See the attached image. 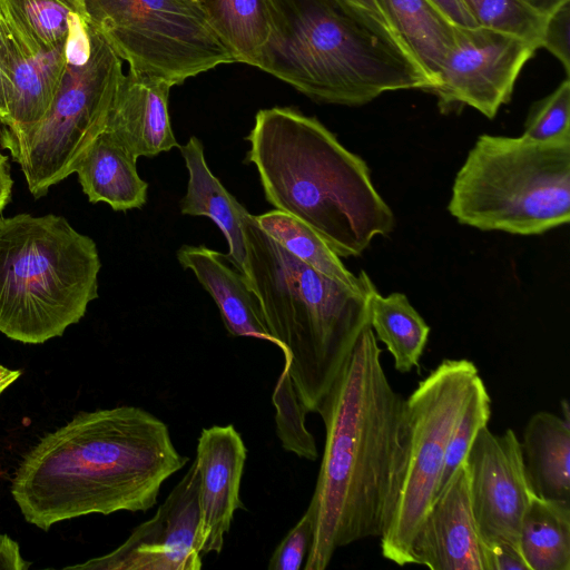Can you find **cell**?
Here are the masks:
<instances>
[{"label": "cell", "instance_id": "8", "mask_svg": "<svg viewBox=\"0 0 570 570\" xmlns=\"http://www.w3.org/2000/svg\"><path fill=\"white\" fill-rule=\"evenodd\" d=\"M67 52L61 86L43 118L27 128L0 130L1 147L20 165L35 198L76 171L85 150L104 131L125 75L122 60L88 17L75 21Z\"/></svg>", "mask_w": 570, "mask_h": 570}, {"label": "cell", "instance_id": "36", "mask_svg": "<svg viewBox=\"0 0 570 570\" xmlns=\"http://www.w3.org/2000/svg\"><path fill=\"white\" fill-rule=\"evenodd\" d=\"M11 32L0 13V122L6 125L8 120V68H9V46Z\"/></svg>", "mask_w": 570, "mask_h": 570}, {"label": "cell", "instance_id": "7", "mask_svg": "<svg viewBox=\"0 0 570 570\" xmlns=\"http://www.w3.org/2000/svg\"><path fill=\"white\" fill-rule=\"evenodd\" d=\"M448 210L483 232L541 235L570 219V137L482 134L456 171Z\"/></svg>", "mask_w": 570, "mask_h": 570}, {"label": "cell", "instance_id": "15", "mask_svg": "<svg viewBox=\"0 0 570 570\" xmlns=\"http://www.w3.org/2000/svg\"><path fill=\"white\" fill-rule=\"evenodd\" d=\"M410 561L432 570H484L464 463L434 498L412 539Z\"/></svg>", "mask_w": 570, "mask_h": 570}, {"label": "cell", "instance_id": "26", "mask_svg": "<svg viewBox=\"0 0 570 570\" xmlns=\"http://www.w3.org/2000/svg\"><path fill=\"white\" fill-rule=\"evenodd\" d=\"M384 1L403 41L436 86L454 42L455 24L431 0Z\"/></svg>", "mask_w": 570, "mask_h": 570}, {"label": "cell", "instance_id": "31", "mask_svg": "<svg viewBox=\"0 0 570 570\" xmlns=\"http://www.w3.org/2000/svg\"><path fill=\"white\" fill-rule=\"evenodd\" d=\"M522 136L539 142L570 137V80L535 101L524 121Z\"/></svg>", "mask_w": 570, "mask_h": 570}, {"label": "cell", "instance_id": "17", "mask_svg": "<svg viewBox=\"0 0 570 570\" xmlns=\"http://www.w3.org/2000/svg\"><path fill=\"white\" fill-rule=\"evenodd\" d=\"M177 259L183 268L194 273L213 297L230 335L258 338L276 345L246 277L226 255L203 245H183L177 250Z\"/></svg>", "mask_w": 570, "mask_h": 570}, {"label": "cell", "instance_id": "6", "mask_svg": "<svg viewBox=\"0 0 570 570\" xmlns=\"http://www.w3.org/2000/svg\"><path fill=\"white\" fill-rule=\"evenodd\" d=\"M94 239L62 216L0 217V332L26 344L61 336L98 297Z\"/></svg>", "mask_w": 570, "mask_h": 570}, {"label": "cell", "instance_id": "22", "mask_svg": "<svg viewBox=\"0 0 570 570\" xmlns=\"http://www.w3.org/2000/svg\"><path fill=\"white\" fill-rule=\"evenodd\" d=\"M199 4L236 62L258 68L273 31L271 0H202Z\"/></svg>", "mask_w": 570, "mask_h": 570}, {"label": "cell", "instance_id": "35", "mask_svg": "<svg viewBox=\"0 0 570 570\" xmlns=\"http://www.w3.org/2000/svg\"><path fill=\"white\" fill-rule=\"evenodd\" d=\"M484 570H530L520 546L501 543L483 548Z\"/></svg>", "mask_w": 570, "mask_h": 570}, {"label": "cell", "instance_id": "37", "mask_svg": "<svg viewBox=\"0 0 570 570\" xmlns=\"http://www.w3.org/2000/svg\"><path fill=\"white\" fill-rule=\"evenodd\" d=\"M28 567L18 542L8 534L0 533V570H23Z\"/></svg>", "mask_w": 570, "mask_h": 570}, {"label": "cell", "instance_id": "3", "mask_svg": "<svg viewBox=\"0 0 570 570\" xmlns=\"http://www.w3.org/2000/svg\"><path fill=\"white\" fill-rule=\"evenodd\" d=\"M246 140V161L266 200L315 230L340 257L360 256L395 227L366 161L314 117L287 107L262 109Z\"/></svg>", "mask_w": 570, "mask_h": 570}, {"label": "cell", "instance_id": "25", "mask_svg": "<svg viewBox=\"0 0 570 570\" xmlns=\"http://www.w3.org/2000/svg\"><path fill=\"white\" fill-rule=\"evenodd\" d=\"M370 326L385 344L400 373L420 367L430 335V326L401 292L381 295L376 291L370 304Z\"/></svg>", "mask_w": 570, "mask_h": 570}, {"label": "cell", "instance_id": "1", "mask_svg": "<svg viewBox=\"0 0 570 570\" xmlns=\"http://www.w3.org/2000/svg\"><path fill=\"white\" fill-rule=\"evenodd\" d=\"M371 328L360 335L317 414L325 444L307 507L314 533L305 570H324L337 549L381 537L406 463L405 399L390 384Z\"/></svg>", "mask_w": 570, "mask_h": 570}, {"label": "cell", "instance_id": "39", "mask_svg": "<svg viewBox=\"0 0 570 570\" xmlns=\"http://www.w3.org/2000/svg\"><path fill=\"white\" fill-rule=\"evenodd\" d=\"M12 185L8 157L0 153V213L10 200Z\"/></svg>", "mask_w": 570, "mask_h": 570}, {"label": "cell", "instance_id": "38", "mask_svg": "<svg viewBox=\"0 0 570 570\" xmlns=\"http://www.w3.org/2000/svg\"><path fill=\"white\" fill-rule=\"evenodd\" d=\"M455 26L476 27L463 0H431Z\"/></svg>", "mask_w": 570, "mask_h": 570}, {"label": "cell", "instance_id": "33", "mask_svg": "<svg viewBox=\"0 0 570 570\" xmlns=\"http://www.w3.org/2000/svg\"><path fill=\"white\" fill-rule=\"evenodd\" d=\"M540 48L547 49L570 73V0L552 11L546 20Z\"/></svg>", "mask_w": 570, "mask_h": 570}, {"label": "cell", "instance_id": "34", "mask_svg": "<svg viewBox=\"0 0 570 570\" xmlns=\"http://www.w3.org/2000/svg\"><path fill=\"white\" fill-rule=\"evenodd\" d=\"M347 10L367 21L394 41L410 49L399 33L384 0H336ZM411 52V51H410ZM412 53V52H411ZM415 58V57H414Z\"/></svg>", "mask_w": 570, "mask_h": 570}, {"label": "cell", "instance_id": "5", "mask_svg": "<svg viewBox=\"0 0 570 570\" xmlns=\"http://www.w3.org/2000/svg\"><path fill=\"white\" fill-rule=\"evenodd\" d=\"M258 69L314 101L357 107L389 91L435 86L414 56L336 0H271Z\"/></svg>", "mask_w": 570, "mask_h": 570}, {"label": "cell", "instance_id": "27", "mask_svg": "<svg viewBox=\"0 0 570 570\" xmlns=\"http://www.w3.org/2000/svg\"><path fill=\"white\" fill-rule=\"evenodd\" d=\"M254 217L264 232L309 267L351 287L363 284L366 272L354 275L326 242L299 219L277 209Z\"/></svg>", "mask_w": 570, "mask_h": 570}, {"label": "cell", "instance_id": "2", "mask_svg": "<svg viewBox=\"0 0 570 570\" xmlns=\"http://www.w3.org/2000/svg\"><path fill=\"white\" fill-rule=\"evenodd\" d=\"M187 461L167 424L141 407L86 411L30 449L10 491L24 520L48 531L89 514L148 511Z\"/></svg>", "mask_w": 570, "mask_h": 570}, {"label": "cell", "instance_id": "4", "mask_svg": "<svg viewBox=\"0 0 570 570\" xmlns=\"http://www.w3.org/2000/svg\"><path fill=\"white\" fill-rule=\"evenodd\" d=\"M244 242L243 274L283 353V370L307 411L316 413L370 326L376 286L367 273L360 287H351L315 271L264 232L252 214Z\"/></svg>", "mask_w": 570, "mask_h": 570}, {"label": "cell", "instance_id": "19", "mask_svg": "<svg viewBox=\"0 0 570 570\" xmlns=\"http://www.w3.org/2000/svg\"><path fill=\"white\" fill-rule=\"evenodd\" d=\"M178 148L188 171L187 190L180 200L181 214L210 218L227 240L228 261L243 273L244 224L249 213L214 176L206 163L203 142L197 137L191 136Z\"/></svg>", "mask_w": 570, "mask_h": 570}, {"label": "cell", "instance_id": "11", "mask_svg": "<svg viewBox=\"0 0 570 570\" xmlns=\"http://www.w3.org/2000/svg\"><path fill=\"white\" fill-rule=\"evenodd\" d=\"M539 48L492 29L455 26L453 46L430 91L442 114L471 107L492 119L511 100L517 79Z\"/></svg>", "mask_w": 570, "mask_h": 570}, {"label": "cell", "instance_id": "30", "mask_svg": "<svg viewBox=\"0 0 570 570\" xmlns=\"http://www.w3.org/2000/svg\"><path fill=\"white\" fill-rule=\"evenodd\" d=\"M491 416V397L479 376L451 433L436 494L445 487L455 470L465 461L466 454L480 430L488 425Z\"/></svg>", "mask_w": 570, "mask_h": 570}, {"label": "cell", "instance_id": "21", "mask_svg": "<svg viewBox=\"0 0 570 570\" xmlns=\"http://www.w3.org/2000/svg\"><path fill=\"white\" fill-rule=\"evenodd\" d=\"M522 455L537 497L570 500V422L551 412L533 414L523 431Z\"/></svg>", "mask_w": 570, "mask_h": 570}, {"label": "cell", "instance_id": "32", "mask_svg": "<svg viewBox=\"0 0 570 570\" xmlns=\"http://www.w3.org/2000/svg\"><path fill=\"white\" fill-rule=\"evenodd\" d=\"M314 533V524L306 510L274 550L269 570H298L308 554Z\"/></svg>", "mask_w": 570, "mask_h": 570}, {"label": "cell", "instance_id": "40", "mask_svg": "<svg viewBox=\"0 0 570 570\" xmlns=\"http://www.w3.org/2000/svg\"><path fill=\"white\" fill-rule=\"evenodd\" d=\"M528 6L540 14L548 17L559 6L568 0H523Z\"/></svg>", "mask_w": 570, "mask_h": 570}, {"label": "cell", "instance_id": "41", "mask_svg": "<svg viewBox=\"0 0 570 570\" xmlns=\"http://www.w3.org/2000/svg\"><path fill=\"white\" fill-rule=\"evenodd\" d=\"M20 376V371L0 364V395Z\"/></svg>", "mask_w": 570, "mask_h": 570}, {"label": "cell", "instance_id": "24", "mask_svg": "<svg viewBox=\"0 0 570 570\" xmlns=\"http://www.w3.org/2000/svg\"><path fill=\"white\" fill-rule=\"evenodd\" d=\"M0 13L12 35L30 51H49L68 42L83 0H0Z\"/></svg>", "mask_w": 570, "mask_h": 570}, {"label": "cell", "instance_id": "20", "mask_svg": "<svg viewBox=\"0 0 570 570\" xmlns=\"http://www.w3.org/2000/svg\"><path fill=\"white\" fill-rule=\"evenodd\" d=\"M132 157L109 134L102 131L85 150L76 171L90 203H106L114 210L141 208L148 184L139 176Z\"/></svg>", "mask_w": 570, "mask_h": 570}, {"label": "cell", "instance_id": "16", "mask_svg": "<svg viewBox=\"0 0 570 570\" xmlns=\"http://www.w3.org/2000/svg\"><path fill=\"white\" fill-rule=\"evenodd\" d=\"M173 86L159 78L128 72L112 98L104 131L132 157H154L178 147L169 112Z\"/></svg>", "mask_w": 570, "mask_h": 570}, {"label": "cell", "instance_id": "18", "mask_svg": "<svg viewBox=\"0 0 570 570\" xmlns=\"http://www.w3.org/2000/svg\"><path fill=\"white\" fill-rule=\"evenodd\" d=\"M8 62V120L3 126L27 128L40 121L53 102L68 65L67 45L35 52L11 32Z\"/></svg>", "mask_w": 570, "mask_h": 570}, {"label": "cell", "instance_id": "13", "mask_svg": "<svg viewBox=\"0 0 570 570\" xmlns=\"http://www.w3.org/2000/svg\"><path fill=\"white\" fill-rule=\"evenodd\" d=\"M199 474L195 461L156 513L115 550L65 569L199 570L197 547Z\"/></svg>", "mask_w": 570, "mask_h": 570}, {"label": "cell", "instance_id": "42", "mask_svg": "<svg viewBox=\"0 0 570 570\" xmlns=\"http://www.w3.org/2000/svg\"><path fill=\"white\" fill-rule=\"evenodd\" d=\"M193 1H195V2H197V3H200V2H202V0H193Z\"/></svg>", "mask_w": 570, "mask_h": 570}, {"label": "cell", "instance_id": "28", "mask_svg": "<svg viewBox=\"0 0 570 570\" xmlns=\"http://www.w3.org/2000/svg\"><path fill=\"white\" fill-rule=\"evenodd\" d=\"M272 402L275 407L276 433L282 446L302 459L315 461L318 451L315 439L305 424L308 411L285 370H282L277 379Z\"/></svg>", "mask_w": 570, "mask_h": 570}, {"label": "cell", "instance_id": "12", "mask_svg": "<svg viewBox=\"0 0 570 570\" xmlns=\"http://www.w3.org/2000/svg\"><path fill=\"white\" fill-rule=\"evenodd\" d=\"M471 509L483 548L519 546L523 515L534 495L521 442L511 429L502 434L482 428L465 461Z\"/></svg>", "mask_w": 570, "mask_h": 570}, {"label": "cell", "instance_id": "14", "mask_svg": "<svg viewBox=\"0 0 570 570\" xmlns=\"http://www.w3.org/2000/svg\"><path fill=\"white\" fill-rule=\"evenodd\" d=\"M246 458V445L232 424L202 430L194 460L199 474L197 547L202 554H219L223 550L240 504Z\"/></svg>", "mask_w": 570, "mask_h": 570}, {"label": "cell", "instance_id": "10", "mask_svg": "<svg viewBox=\"0 0 570 570\" xmlns=\"http://www.w3.org/2000/svg\"><path fill=\"white\" fill-rule=\"evenodd\" d=\"M479 376L473 362L446 358L405 400V470L392 518L380 537L382 556L397 566L411 564L412 539L436 497L451 433Z\"/></svg>", "mask_w": 570, "mask_h": 570}, {"label": "cell", "instance_id": "23", "mask_svg": "<svg viewBox=\"0 0 570 570\" xmlns=\"http://www.w3.org/2000/svg\"><path fill=\"white\" fill-rule=\"evenodd\" d=\"M519 546L530 570H570V500L532 497Z\"/></svg>", "mask_w": 570, "mask_h": 570}, {"label": "cell", "instance_id": "29", "mask_svg": "<svg viewBox=\"0 0 570 570\" xmlns=\"http://www.w3.org/2000/svg\"><path fill=\"white\" fill-rule=\"evenodd\" d=\"M476 24L532 42L540 48L547 17L523 0H463Z\"/></svg>", "mask_w": 570, "mask_h": 570}, {"label": "cell", "instance_id": "9", "mask_svg": "<svg viewBox=\"0 0 570 570\" xmlns=\"http://www.w3.org/2000/svg\"><path fill=\"white\" fill-rule=\"evenodd\" d=\"M89 21L129 71L180 85L236 62L193 0H83Z\"/></svg>", "mask_w": 570, "mask_h": 570}]
</instances>
